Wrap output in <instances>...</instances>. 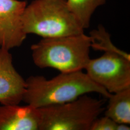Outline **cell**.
Listing matches in <instances>:
<instances>
[{"mask_svg":"<svg viewBox=\"0 0 130 130\" xmlns=\"http://www.w3.org/2000/svg\"><path fill=\"white\" fill-rule=\"evenodd\" d=\"M26 82L23 101L37 108L70 102L90 93H97L107 98L111 94L83 70L60 72L51 79L31 76Z\"/></svg>","mask_w":130,"mask_h":130,"instance_id":"cell-1","label":"cell"},{"mask_svg":"<svg viewBox=\"0 0 130 130\" xmlns=\"http://www.w3.org/2000/svg\"><path fill=\"white\" fill-rule=\"evenodd\" d=\"M91 41L84 33L60 37L42 38L31 46L34 64L60 72L85 69L90 59Z\"/></svg>","mask_w":130,"mask_h":130,"instance_id":"cell-2","label":"cell"},{"mask_svg":"<svg viewBox=\"0 0 130 130\" xmlns=\"http://www.w3.org/2000/svg\"><path fill=\"white\" fill-rule=\"evenodd\" d=\"M24 32L42 38L60 37L84 33L66 0H34L26 6L22 18Z\"/></svg>","mask_w":130,"mask_h":130,"instance_id":"cell-3","label":"cell"},{"mask_svg":"<svg viewBox=\"0 0 130 130\" xmlns=\"http://www.w3.org/2000/svg\"><path fill=\"white\" fill-rule=\"evenodd\" d=\"M105 108L103 100L86 94L69 102L38 108L39 130H90Z\"/></svg>","mask_w":130,"mask_h":130,"instance_id":"cell-4","label":"cell"},{"mask_svg":"<svg viewBox=\"0 0 130 130\" xmlns=\"http://www.w3.org/2000/svg\"><path fill=\"white\" fill-rule=\"evenodd\" d=\"M93 81L110 93L130 88V58L105 52L99 57L90 59L85 68Z\"/></svg>","mask_w":130,"mask_h":130,"instance_id":"cell-5","label":"cell"},{"mask_svg":"<svg viewBox=\"0 0 130 130\" xmlns=\"http://www.w3.org/2000/svg\"><path fill=\"white\" fill-rule=\"evenodd\" d=\"M27 5L25 1L0 0V48L10 50L26 39L22 18Z\"/></svg>","mask_w":130,"mask_h":130,"instance_id":"cell-6","label":"cell"},{"mask_svg":"<svg viewBox=\"0 0 130 130\" xmlns=\"http://www.w3.org/2000/svg\"><path fill=\"white\" fill-rule=\"evenodd\" d=\"M9 51L0 48V103L17 105L23 101L26 82L15 69Z\"/></svg>","mask_w":130,"mask_h":130,"instance_id":"cell-7","label":"cell"},{"mask_svg":"<svg viewBox=\"0 0 130 130\" xmlns=\"http://www.w3.org/2000/svg\"><path fill=\"white\" fill-rule=\"evenodd\" d=\"M39 112L30 105L0 106V130H39Z\"/></svg>","mask_w":130,"mask_h":130,"instance_id":"cell-8","label":"cell"},{"mask_svg":"<svg viewBox=\"0 0 130 130\" xmlns=\"http://www.w3.org/2000/svg\"><path fill=\"white\" fill-rule=\"evenodd\" d=\"M104 110L105 116L117 123L130 124V88L111 93Z\"/></svg>","mask_w":130,"mask_h":130,"instance_id":"cell-9","label":"cell"},{"mask_svg":"<svg viewBox=\"0 0 130 130\" xmlns=\"http://www.w3.org/2000/svg\"><path fill=\"white\" fill-rule=\"evenodd\" d=\"M106 0H66L70 11L84 28H88L96 9L105 5Z\"/></svg>","mask_w":130,"mask_h":130,"instance_id":"cell-10","label":"cell"},{"mask_svg":"<svg viewBox=\"0 0 130 130\" xmlns=\"http://www.w3.org/2000/svg\"><path fill=\"white\" fill-rule=\"evenodd\" d=\"M89 36L91 38V48L96 51L116 53L130 58V54L121 50L114 45L112 42L110 35L102 25L91 31Z\"/></svg>","mask_w":130,"mask_h":130,"instance_id":"cell-11","label":"cell"},{"mask_svg":"<svg viewBox=\"0 0 130 130\" xmlns=\"http://www.w3.org/2000/svg\"><path fill=\"white\" fill-rule=\"evenodd\" d=\"M118 124L106 116L99 117L93 122L90 130H117Z\"/></svg>","mask_w":130,"mask_h":130,"instance_id":"cell-12","label":"cell"},{"mask_svg":"<svg viewBox=\"0 0 130 130\" xmlns=\"http://www.w3.org/2000/svg\"><path fill=\"white\" fill-rule=\"evenodd\" d=\"M130 127L128 126V124L118 123L117 127V130H129Z\"/></svg>","mask_w":130,"mask_h":130,"instance_id":"cell-13","label":"cell"}]
</instances>
